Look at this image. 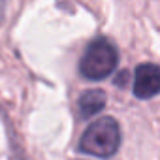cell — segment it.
<instances>
[{
	"instance_id": "cell-3",
	"label": "cell",
	"mask_w": 160,
	"mask_h": 160,
	"mask_svg": "<svg viewBox=\"0 0 160 160\" xmlns=\"http://www.w3.org/2000/svg\"><path fill=\"white\" fill-rule=\"evenodd\" d=\"M134 94L139 100H149L160 94V66L139 64L134 73Z\"/></svg>"
},
{
	"instance_id": "cell-2",
	"label": "cell",
	"mask_w": 160,
	"mask_h": 160,
	"mask_svg": "<svg viewBox=\"0 0 160 160\" xmlns=\"http://www.w3.org/2000/svg\"><path fill=\"white\" fill-rule=\"evenodd\" d=\"M119 62V51L108 38H98L89 43L87 51L79 60V72L91 81L109 77Z\"/></svg>"
},
{
	"instance_id": "cell-1",
	"label": "cell",
	"mask_w": 160,
	"mask_h": 160,
	"mask_svg": "<svg viewBox=\"0 0 160 160\" xmlns=\"http://www.w3.org/2000/svg\"><path fill=\"white\" fill-rule=\"evenodd\" d=\"M121 147V126L113 117H102L87 126L79 139V151L100 156V158H109L113 156Z\"/></svg>"
},
{
	"instance_id": "cell-4",
	"label": "cell",
	"mask_w": 160,
	"mask_h": 160,
	"mask_svg": "<svg viewBox=\"0 0 160 160\" xmlns=\"http://www.w3.org/2000/svg\"><path fill=\"white\" fill-rule=\"evenodd\" d=\"M108 102V94L100 89H89L87 92H83L79 96V102H77V109H79V115L83 119H89V117H94L96 113H100L104 109Z\"/></svg>"
}]
</instances>
